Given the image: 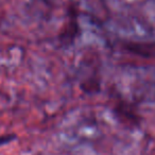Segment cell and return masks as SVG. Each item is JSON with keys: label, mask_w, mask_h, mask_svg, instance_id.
I'll return each mask as SVG.
<instances>
[{"label": "cell", "mask_w": 155, "mask_h": 155, "mask_svg": "<svg viewBox=\"0 0 155 155\" xmlns=\"http://www.w3.org/2000/svg\"><path fill=\"white\" fill-rule=\"evenodd\" d=\"M80 35V26L78 21V9L74 5H70L67 12V20L60 31L58 39L63 46H70Z\"/></svg>", "instance_id": "cell-1"}, {"label": "cell", "mask_w": 155, "mask_h": 155, "mask_svg": "<svg viewBox=\"0 0 155 155\" xmlns=\"http://www.w3.org/2000/svg\"><path fill=\"white\" fill-rule=\"evenodd\" d=\"M116 118L120 122L124 123L127 125L136 127L140 123V116L138 115L135 106L133 104L129 103L125 100H118L113 108Z\"/></svg>", "instance_id": "cell-2"}, {"label": "cell", "mask_w": 155, "mask_h": 155, "mask_svg": "<svg viewBox=\"0 0 155 155\" xmlns=\"http://www.w3.org/2000/svg\"><path fill=\"white\" fill-rule=\"evenodd\" d=\"M122 48L132 55L155 60V41H125L122 44Z\"/></svg>", "instance_id": "cell-3"}, {"label": "cell", "mask_w": 155, "mask_h": 155, "mask_svg": "<svg viewBox=\"0 0 155 155\" xmlns=\"http://www.w3.org/2000/svg\"><path fill=\"white\" fill-rule=\"evenodd\" d=\"M16 138H17V136H16L15 134H5V135H1L0 136V147L14 141Z\"/></svg>", "instance_id": "cell-4"}]
</instances>
